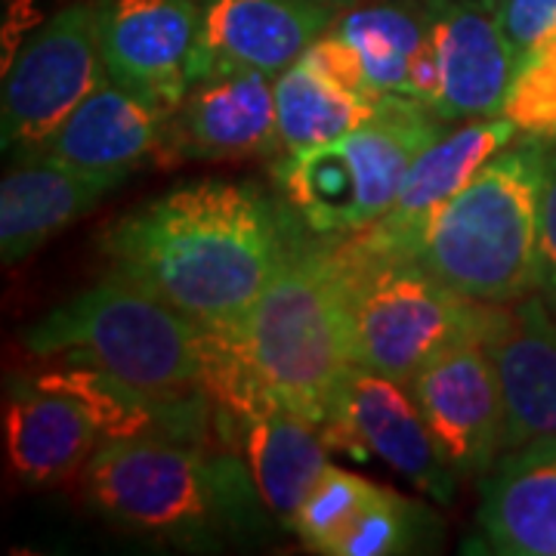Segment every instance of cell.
Listing matches in <instances>:
<instances>
[{
	"mask_svg": "<svg viewBox=\"0 0 556 556\" xmlns=\"http://www.w3.org/2000/svg\"><path fill=\"white\" fill-rule=\"evenodd\" d=\"M102 248L201 328L241 321L291 251L276 207L239 182L179 186L121 217Z\"/></svg>",
	"mask_w": 556,
	"mask_h": 556,
	"instance_id": "obj_1",
	"label": "cell"
},
{
	"mask_svg": "<svg viewBox=\"0 0 556 556\" xmlns=\"http://www.w3.org/2000/svg\"><path fill=\"white\" fill-rule=\"evenodd\" d=\"M25 346L35 356L87 362L179 415H211L201 325L121 273L47 313L25 331Z\"/></svg>",
	"mask_w": 556,
	"mask_h": 556,
	"instance_id": "obj_2",
	"label": "cell"
},
{
	"mask_svg": "<svg viewBox=\"0 0 556 556\" xmlns=\"http://www.w3.org/2000/svg\"><path fill=\"white\" fill-rule=\"evenodd\" d=\"M239 331L269 396L325 430L356 368L346 278L334 248H291Z\"/></svg>",
	"mask_w": 556,
	"mask_h": 556,
	"instance_id": "obj_3",
	"label": "cell"
},
{
	"mask_svg": "<svg viewBox=\"0 0 556 556\" xmlns=\"http://www.w3.org/2000/svg\"><path fill=\"white\" fill-rule=\"evenodd\" d=\"M547 139L504 149L430 219L415 260L473 303H514L538 288V199Z\"/></svg>",
	"mask_w": 556,
	"mask_h": 556,
	"instance_id": "obj_4",
	"label": "cell"
},
{
	"mask_svg": "<svg viewBox=\"0 0 556 556\" xmlns=\"http://www.w3.org/2000/svg\"><path fill=\"white\" fill-rule=\"evenodd\" d=\"M346 278L356 365L412 383L448 343L479 334L485 303L460 298L415 257H393L346 236L334 248Z\"/></svg>",
	"mask_w": 556,
	"mask_h": 556,
	"instance_id": "obj_5",
	"label": "cell"
},
{
	"mask_svg": "<svg viewBox=\"0 0 556 556\" xmlns=\"http://www.w3.org/2000/svg\"><path fill=\"white\" fill-rule=\"evenodd\" d=\"M239 464H214L195 445L146 433L105 439L80 470L84 492L105 517L149 535L214 538L232 517Z\"/></svg>",
	"mask_w": 556,
	"mask_h": 556,
	"instance_id": "obj_6",
	"label": "cell"
},
{
	"mask_svg": "<svg viewBox=\"0 0 556 556\" xmlns=\"http://www.w3.org/2000/svg\"><path fill=\"white\" fill-rule=\"evenodd\" d=\"M102 80L100 7H65L22 43L7 68L3 149L16 152L20 161L40 159Z\"/></svg>",
	"mask_w": 556,
	"mask_h": 556,
	"instance_id": "obj_7",
	"label": "cell"
},
{
	"mask_svg": "<svg viewBox=\"0 0 556 556\" xmlns=\"http://www.w3.org/2000/svg\"><path fill=\"white\" fill-rule=\"evenodd\" d=\"M100 50L109 80L174 118L201 78V10L192 0H105Z\"/></svg>",
	"mask_w": 556,
	"mask_h": 556,
	"instance_id": "obj_8",
	"label": "cell"
},
{
	"mask_svg": "<svg viewBox=\"0 0 556 556\" xmlns=\"http://www.w3.org/2000/svg\"><path fill=\"white\" fill-rule=\"evenodd\" d=\"M457 477H482L504 448V396L479 334L448 343L408 383Z\"/></svg>",
	"mask_w": 556,
	"mask_h": 556,
	"instance_id": "obj_9",
	"label": "cell"
},
{
	"mask_svg": "<svg viewBox=\"0 0 556 556\" xmlns=\"http://www.w3.org/2000/svg\"><path fill=\"white\" fill-rule=\"evenodd\" d=\"M331 448L378 455L399 477L437 501H452L457 473L439 452L408 383L356 365L340 393L338 412L321 430Z\"/></svg>",
	"mask_w": 556,
	"mask_h": 556,
	"instance_id": "obj_10",
	"label": "cell"
},
{
	"mask_svg": "<svg viewBox=\"0 0 556 556\" xmlns=\"http://www.w3.org/2000/svg\"><path fill=\"white\" fill-rule=\"evenodd\" d=\"M479 340L504 396V448L556 439V316L547 303H485Z\"/></svg>",
	"mask_w": 556,
	"mask_h": 556,
	"instance_id": "obj_11",
	"label": "cell"
},
{
	"mask_svg": "<svg viewBox=\"0 0 556 556\" xmlns=\"http://www.w3.org/2000/svg\"><path fill=\"white\" fill-rule=\"evenodd\" d=\"M430 40L437 50V118H495L504 109L519 56L504 35L492 0H430Z\"/></svg>",
	"mask_w": 556,
	"mask_h": 556,
	"instance_id": "obj_12",
	"label": "cell"
},
{
	"mask_svg": "<svg viewBox=\"0 0 556 556\" xmlns=\"http://www.w3.org/2000/svg\"><path fill=\"white\" fill-rule=\"evenodd\" d=\"M517 127L504 115L473 118L455 134H442L430 149L417 155L399 189L396 204L371 226L350 236L380 254L415 257L430 219L437 217L464 186H470L479 177V170L497 159L517 139Z\"/></svg>",
	"mask_w": 556,
	"mask_h": 556,
	"instance_id": "obj_13",
	"label": "cell"
},
{
	"mask_svg": "<svg viewBox=\"0 0 556 556\" xmlns=\"http://www.w3.org/2000/svg\"><path fill=\"white\" fill-rule=\"evenodd\" d=\"M281 152L276 78L223 65L199 78L170 118V155L241 161Z\"/></svg>",
	"mask_w": 556,
	"mask_h": 556,
	"instance_id": "obj_14",
	"label": "cell"
},
{
	"mask_svg": "<svg viewBox=\"0 0 556 556\" xmlns=\"http://www.w3.org/2000/svg\"><path fill=\"white\" fill-rule=\"evenodd\" d=\"M334 20L313 0H204L201 78L214 68H254L269 78L288 72Z\"/></svg>",
	"mask_w": 556,
	"mask_h": 556,
	"instance_id": "obj_15",
	"label": "cell"
},
{
	"mask_svg": "<svg viewBox=\"0 0 556 556\" xmlns=\"http://www.w3.org/2000/svg\"><path fill=\"white\" fill-rule=\"evenodd\" d=\"M164 155H170V118L105 75L68 115L40 159L121 182L146 161H161Z\"/></svg>",
	"mask_w": 556,
	"mask_h": 556,
	"instance_id": "obj_16",
	"label": "cell"
},
{
	"mask_svg": "<svg viewBox=\"0 0 556 556\" xmlns=\"http://www.w3.org/2000/svg\"><path fill=\"white\" fill-rule=\"evenodd\" d=\"M477 522L492 554L556 556V439L497 457L482 479Z\"/></svg>",
	"mask_w": 556,
	"mask_h": 556,
	"instance_id": "obj_17",
	"label": "cell"
},
{
	"mask_svg": "<svg viewBox=\"0 0 556 556\" xmlns=\"http://www.w3.org/2000/svg\"><path fill=\"white\" fill-rule=\"evenodd\" d=\"M118 179L93 177L53 159L22 161L0 186V254L13 266L93 211Z\"/></svg>",
	"mask_w": 556,
	"mask_h": 556,
	"instance_id": "obj_18",
	"label": "cell"
},
{
	"mask_svg": "<svg viewBox=\"0 0 556 556\" xmlns=\"http://www.w3.org/2000/svg\"><path fill=\"white\" fill-rule=\"evenodd\" d=\"M3 433L10 467L28 485L75 477L102 445L97 424L84 415L75 399L38 383L10 399Z\"/></svg>",
	"mask_w": 556,
	"mask_h": 556,
	"instance_id": "obj_19",
	"label": "cell"
},
{
	"mask_svg": "<svg viewBox=\"0 0 556 556\" xmlns=\"http://www.w3.org/2000/svg\"><path fill=\"white\" fill-rule=\"evenodd\" d=\"M328 439L309 417L285 405L244 427V460L263 507L281 522L291 519L328 470Z\"/></svg>",
	"mask_w": 556,
	"mask_h": 556,
	"instance_id": "obj_20",
	"label": "cell"
},
{
	"mask_svg": "<svg viewBox=\"0 0 556 556\" xmlns=\"http://www.w3.org/2000/svg\"><path fill=\"white\" fill-rule=\"evenodd\" d=\"M328 31L353 47L375 93L415 100V68L430 47V0H365Z\"/></svg>",
	"mask_w": 556,
	"mask_h": 556,
	"instance_id": "obj_21",
	"label": "cell"
},
{
	"mask_svg": "<svg viewBox=\"0 0 556 556\" xmlns=\"http://www.w3.org/2000/svg\"><path fill=\"white\" fill-rule=\"evenodd\" d=\"M380 100L383 97H365L340 87L338 80L321 75L303 56L276 78V124L281 155L316 149L353 134L362 121L378 112Z\"/></svg>",
	"mask_w": 556,
	"mask_h": 556,
	"instance_id": "obj_22",
	"label": "cell"
},
{
	"mask_svg": "<svg viewBox=\"0 0 556 556\" xmlns=\"http://www.w3.org/2000/svg\"><path fill=\"white\" fill-rule=\"evenodd\" d=\"M43 390H56L62 396L75 399L84 415L97 424V430L105 439H130L146 437V433H182L192 437L199 433L204 420L189 415L170 412L149 396H142L139 390L127 387L124 380L105 375L100 368L68 358V365H60L53 371H43L35 378Z\"/></svg>",
	"mask_w": 556,
	"mask_h": 556,
	"instance_id": "obj_23",
	"label": "cell"
},
{
	"mask_svg": "<svg viewBox=\"0 0 556 556\" xmlns=\"http://www.w3.org/2000/svg\"><path fill=\"white\" fill-rule=\"evenodd\" d=\"M383 489L375 482L328 464V470L318 477L309 495L303 497V504L291 519V529L303 538L309 551L334 554V544L343 538V532L368 510V504Z\"/></svg>",
	"mask_w": 556,
	"mask_h": 556,
	"instance_id": "obj_24",
	"label": "cell"
},
{
	"mask_svg": "<svg viewBox=\"0 0 556 556\" xmlns=\"http://www.w3.org/2000/svg\"><path fill=\"white\" fill-rule=\"evenodd\" d=\"M433 526V517L396 492L383 489L362 517L343 532L334 554L338 556H393L408 554L424 529Z\"/></svg>",
	"mask_w": 556,
	"mask_h": 556,
	"instance_id": "obj_25",
	"label": "cell"
},
{
	"mask_svg": "<svg viewBox=\"0 0 556 556\" xmlns=\"http://www.w3.org/2000/svg\"><path fill=\"white\" fill-rule=\"evenodd\" d=\"M501 115L532 139H556V38L519 60Z\"/></svg>",
	"mask_w": 556,
	"mask_h": 556,
	"instance_id": "obj_26",
	"label": "cell"
},
{
	"mask_svg": "<svg viewBox=\"0 0 556 556\" xmlns=\"http://www.w3.org/2000/svg\"><path fill=\"white\" fill-rule=\"evenodd\" d=\"M497 16L519 60L538 43L556 38V0H501Z\"/></svg>",
	"mask_w": 556,
	"mask_h": 556,
	"instance_id": "obj_27",
	"label": "cell"
},
{
	"mask_svg": "<svg viewBox=\"0 0 556 556\" xmlns=\"http://www.w3.org/2000/svg\"><path fill=\"white\" fill-rule=\"evenodd\" d=\"M538 288L556 300V149H547L538 199Z\"/></svg>",
	"mask_w": 556,
	"mask_h": 556,
	"instance_id": "obj_28",
	"label": "cell"
},
{
	"mask_svg": "<svg viewBox=\"0 0 556 556\" xmlns=\"http://www.w3.org/2000/svg\"><path fill=\"white\" fill-rule=\"evenodd\" d=\"M313 3H321V7H328V10H350V7L365 3V0H313Z\"/></svg>",
	"mask_w": 556,
	"mask_h": 556,
	"instance_id": "obj_29",
	"label": "cell"
}]
</instances>
